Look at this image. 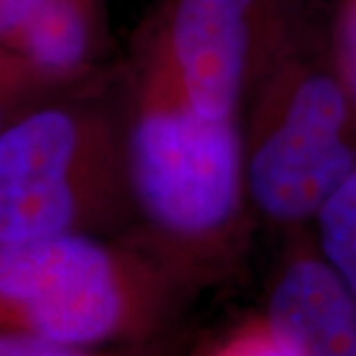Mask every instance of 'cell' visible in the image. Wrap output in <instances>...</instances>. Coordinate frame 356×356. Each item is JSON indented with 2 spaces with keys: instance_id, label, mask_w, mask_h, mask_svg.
I'll list each match as a JSON object with an SVG mask.
<instances>
[{
  "instance_id": "obj_3",
  "label": "cell",
  "mask_w": 356,
  "mask_h": 356,
  "mask_svg": "<svg viewBox=\"0 0 356 356\" xmlns=\"http://www.w3.org/2000/svg\"><path fill=\"white\" fill-rule=\"evenodd\" d=\"M127 220L115 67L34 105L0 131V242L121 238Z\"/></svg>"
},
{
  "instance_id": "obj_6",
  "label": "cell",
  "mask_w": 356,
  "mask_h": 356,
  "mask_svg": "<svg viewBox=\"0 0 356 356\" xmlns=\"http://www.w3.org/2000/svg\"><path fill=\"white\" fill-rule=\"evenodd\" d=\"M264 317L291 356H356V297L318 254L311 229L281 236Z\"/></svg>"
},
{
  "instance_id": "obj_11",
  "label": "cell",
  "mask_w": 356,
  "mask_h": 356,
  "mask_svg": "<svg viewBox=\"0 0 356 356\" xmlns=\"http://www.w3.org/2000/svg\"><path fill=\"white\" fill-rule=\"evenodd\" d=\"M331 56L356 115V0H337L331 20Z\"/></svg>"
},
{
  "instance_id": "obj_1",
  "label": "cell",
  "mask_w": 356,
  "mask_h": 356,
  "mask_svg": "<svg viewBox=\"0 0 356 356\" xmlns=\"http://www.w3.org/2000/svg\"><path fill=\"white\" fill-rule=\"evenodd\" d=\"M115 86L129 206L121 240L194 295L238 277L257 228L242 119L200 113L165 62L133 38Z\"/></svg>"
},
{
  "instance_id": "obj_12",
  "label": "cell",
  "mask_w": 356,
  "mask_h": 356,
  "mask_svg": "<svg viewBox=\"0 0 356 356\" xmlns=\"http://www.w3.org/2000/svg\"><path fill=\"white\" fill-rule=\"evenodd\" d=\"M40 0H0V51L8 54Z\"/></svg>"
},
{
  "instance_id": "obj_10",
  "label": "cell",
  "mask_w": 356,
  "mask_h": 356,
  "mask_svg": "<svg viewBox=\"0 0 356 356\" xmlns=\"http://www.w3.org/2000/svg\"><path fill=\"white\" fill-rule=\"evenodd\" d=\"M60 95L30 76L8 54L0 51V131L34 105Z\"/></svg>"
},
{
  "instance_id": "obj_8",
  "label": "cell",
  "mask_w": 356,
  "mask_h": 356,
  "mask_svg": "<svg viewBox=\"0 0 356 356\" xmlns=\"http://www.w3.org/2000/svg\"><path fill=\"white\" fill-rule=\"evenodd\" d=\"M0 356H184L182 334L143 344L77 346L0 329Z\"/></svg>"
},
{
  "instance_id": "obj_4",
  "label": "cell",
  "mask_w": 356,
  "mask_h": 356,
  "mask_svg": "<svg viewBox=\"0 0 356 356\" xmlns=\"http://www.w3.org/2000/svg\"><path fill=\"white\" fill-rule=\"evenodd\" d=\"M332 20V18H331ZM243 170L257 226L309 228L356 166V115L331 56V24L269 65L242 113Z\"/></svg>"
},
{
  "instance_id": "obj_2",
  "label": "cell",
  "mask_w": 356,
  "mask_h": 356,
  "mask_svg": "<svg viewBox=\"0 0 356 356\" xmlns=\"http://www.w3.org/2000/svg\"><path fill=\"white\" fill-rule=\"evenodd\" d=\"M194 293L121 238L0 242V329L77 346L182 334Z\"/></svg>"
},
{
  "instance_id": "obj_5",
  "label": "cell",
  "mask_w": 356,
  "mask_h": 356,
  "mask_svg": "<svg viewBox=\"0 0 356 356\" xmlns=\"http://www.w3.org/2000/svg\"><path fill=\"white\" fill-rule=\"evenodd\" d=\"M331 18L323 0H154L133 40L165 62L200 113L242 119L269 65Z\"/></svg>"
},
{
  "instance_id": "obj_9",
  "label": "cell",
  "mask_w": 356,
  "mask_h": 356,
  "mask_svg": "<svg viewBox=\"0 0 356 356\" xmlns=\"http://www.w3.org/2000/svg\"><path fill=\"white\" fill-rule=\"evenodd\" d=\"M188 356H291L264 313L240 318L198 344Z\"/></svg>"
},
{
  "instance_id": "obj_7",
  "label": "cell",
  "mask_w": 356,
  "mask_h": 356,
  "mask_svg": "<svg viewBox=\"0 0 356 356\" xmlns=\"http://www.w3.org/2000/svg\"><path fill=\"white\" fill-rule=\"evenodd\" d=\"M309 229L318 254L356 297V166L321 204Z\"/></svg>"
}]
</instances>
